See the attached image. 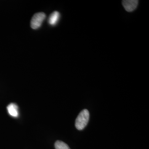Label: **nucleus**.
Listing matches in <instances>:
<instances>
[{
	"label": "nucleus",
	"instance_id": "f257e3e1",
	"mask_svg": "<svg viewBox=\"0 0 149 149\" xmlns=\"http://www.w3.org/2000/svg\"><path fill=\"white\" fill-rule=\"evenodd\" d=\"M90 119V113L88 110L84 109L80 112L76 119L75 127L79 130H82L87 125Z\"/></svg>",
	"mask_w": 149,
	"mask_h": 149
},
{
	"label": "nucleus",
	"instance_id": "f03ea898",
	"mask_svg": "<svg viewBox=\"0 0 149 149\" xmlns=\"http://www.w3.org/2000/svg\"><path fill=\"white\" fill-rule=\"evenodd\" d=\"M46 15L43 12H39L35 14L32 17L31 26L33 29H37L42 26V24L45 19Z\"/></svg>",
	"mask_w": 149,
	"mask_h": 149
},
{
	"label": "nucleus",
	"instance_id": "7ed1b4c3",
	"mask_svg": "<svg viewBox=\"0 0 149 149\" xmlns=\"http://www.w3.org/2000/svg\"><path fill=\"white\" fill-rule=\"evenodd\" d=\"M137 0H125L123 1L122 4L124 9L128 12H132L136 9L138 5Z\"/></svg>",
	"mask_w": 149,
	"mask_h": 149
},
{
	"label": "nucleus",
	"instance_id": "20e7f679",
	"mask_svg": "<svg viewBox=\"0 0 149 149\" xmlns=\"http://www.w3.org/2000/svg\"><path fill=\"white\" fill-rule=\"evenodd\" d=\"M7 111L9 114L13 117H18V107L15 103H11L7 106Z\"/></svg>",
	"mask_w": 149,
	"mask_h": 149
},
{
	"label": "nucleus",
	"instance_id": "39448f33",
	"mask_svg": "<svg viewBox=\"0 0 149 149\" xmlns=\"http://www.w3.org/2000/svg\"><path fill=\"white\" fill-rule=\"evenodd\" d=\"M60 18V13L58 11H54L49 18L48 22L52 26H55L59 21Z\"/></svg>",
	"mask_w": 149,
	"mask_h": 149
},
{
	"label": "nucleus",
	"instance_id": "423d86ee",
	"mask_svg": "<svg viewBox=\"0 0 149 149\" xmlns=\"http://www.w3.org/2000/svg\"><path fill=\"white\" fill-rule=\"evenodd\" d=\"M56 149H70L69 146L64 142L61 141H57L55 144Z\"/></svg>",
	"mask_w": 149,
	"mask_h": 149
}]
</instances>
